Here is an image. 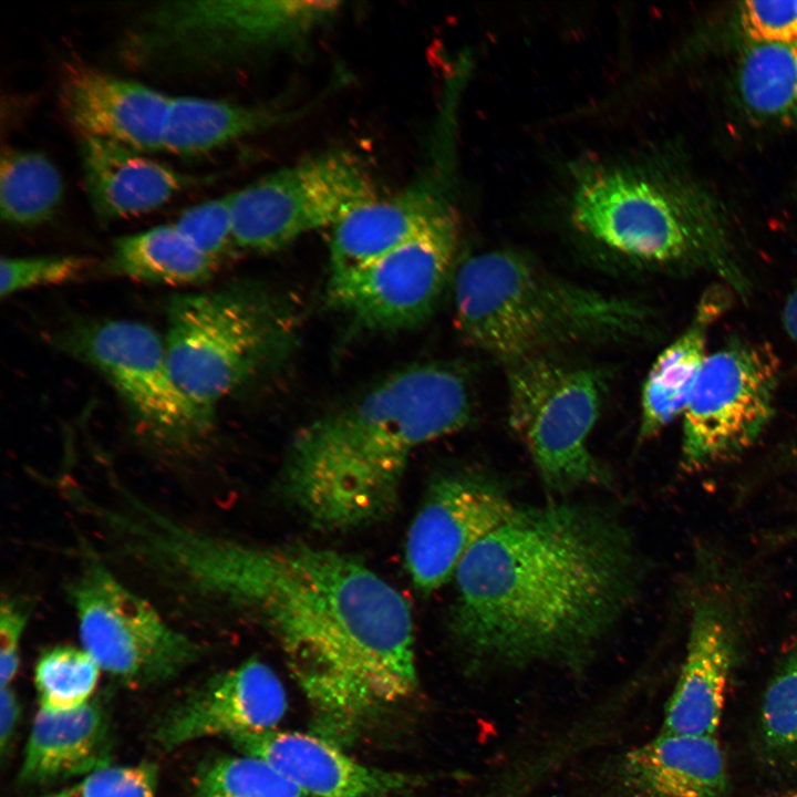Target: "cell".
<instances>
[{"instance_id": "74e56055", "label": "cell", "mask_w": 797, "mask_h": 797, "mask_svg": "<svg viewBox=\"0 0 797 797\" xmlns=\"http://www.w3.org/2000/svg\"><path fill=\"white\" fill-rule=\"evenodd\" d=\"M472 797H519L506 784L497 780L486 782Z\"/></svg>"}, {"instance_id": "7402d4cb", "label": "cell", "mask_w": 797, "mask_h": 797, "mask_svg": "<svg viewBox=\"0 0 797 797\" xmlns=\"http://www.w3.org/2000/svg\"><path fill=\"white\" fill-rule=\"evenodd\" d=\"M110 718L104 706L89 700L79 707L39 710L18 775L29 786L85 776L111 765Z\"/></svg>"}, {"instance_id": "484cf974", "label": "cell", "mask_w": 797, "mask_h": 797, "mask_svg": "<svg viewBox=\"0 0 797 797\" xmlns=\"http://www.w3.org/2000/svg\"><path fill=\"white\" fill-rule=\"evenodd\" d=\"M736 83L753 116L797 123V43L749 41L737 64Z\"/></svg>"}, {"instance_id": "4fadbf2b", "label": "cell", "mask_w": 797, "mask_h": 797, "mask_svg": "<svg viewBox=\"0 0 797 797\" xmlns=\"http://www.w3.org/2000/svg\"><path fill=\"white\" fill-rule=\"evenodd\" d=\"M459 235L454 205L382 257L329 277L328 300L370 331L415 328L432 315L455 276Z\"/></svg>"}, {"instance_id": "f1b7e54d", "label": "cell", "mask_w": 797, "mask_h": 797, "mask_svg": "<svg viewBox=\"0 0 797 797\" xmlns=\"http://www.w3.org/2000/svg\"><path fill=\"white\" fill-rule=\"evenodd\" d=\"M101 667L82 646L54 645L39 656L34 683L41 708L61 712L91 700Z\"/></svg>"}, {"instance_id": "277c9868", "label": "cell", "mask_w": 797, "mask_h": 797, "mask_svg": "<svg viewBox=\"0 0 797 797\" xmlns=\"http://www.w3.org/2000/svg\"><path fill=\"white\" fill-rule=\"evenodd\" d=\"M453 283L462 337L506 365L569 345L638 337L649 321L640 302L569 282L513 250L467 258Z\"/></svg>"}, {"instance_id": "d6a6232c", "label": "cell", "mask_w": 797, "mask_h": 797, "mask_svg": "<svg viewBox=\"0 0 797 797\" xmlns=\"http://www.w3.org/2000/svg\"><path fill=\"white\" fill-rule=\"evenodd\" d=\"M90 261L79 256L3 258L1 260V297L35 287L62 284L79 279Z\"/></svg>"}, {"instance_id": "ac0fdd59", "label": "cell", "mask_w": 797, "mask_h": 797, "mask_svg": "<svg viewBox=\"0 0 797 797\" xmlns=\"http://www.w3.org/2000/svg\"><path fill=\"white\" fill-rule=\"evenodd\" d=\"M170 95L141 82L108 74L85 64L63 72L60 100L81 137H95L128 149L163 151Z\"/></svg>"}, {"instance_id": "2e32d148", "label": "cell", "mask_w": 797, "mask_h": 797, "mask_svg": "<svg viewBox=\"0 0 797 797\" xmlns=\"http://www.w3.org/2000/svg\"><path fill=\"white\" fill-rule=\"evenodd\" d=\"M431 161L405 187L376 197L349 213L331 229L329 258L335 275L352 272L405 242L447 208L451 193L449 156L445 143L432 149Z\"/></svg>"}, {"instance_id": "6da1fadb", "label": "cell", "mask_w": 797, "mask_h": 797, "mask_svg": "<svg viewBox=\"0 0 797 797\" xmlns=\"http://www.w3.org/2000/svg\"><path fill=\"white\" fill-rule=\"evenodd\" d=\"M127 559L194 621L235 617L270 633L330 726H352L416 689L407 601L346 553L242 540L153 507L131 530Z\"/></svg>"}, {"instance_id": "1f68e13d", "label": "cell", "mask_w": 797, "mask_h": 797, "mask_svg": "<svg viewBox=\"0 0 797 797\" xmlns=\"http://www.w3.org/2000/svg\"><path fill=\"white\" fill-rule=\"evenodd\" d=\"M158 769L152 763L106 766L69 787L35 797H155Z\"/></svg>"}, {"instance_id": "3957f363", "label": "cell", "mask_w": 797, "mask_h": 797, "mask_svg": "<svg viewBox=\"0 0 797 797\" xmlns=\"http://www.w3.org/2000/svg\"><path fill=\"white\" fill-rule=\"evenodd\" d=\"M470 416L469 385L458 369L406 366L301 429L283 469L286 495L322 530L380 521L397 506L413 453L458 432Z\"/></svg>"}, {"instance_id": "7c38bea8", "label": "cell", "mask_w": 797, "mask_h": 797, "mask_svg": "<svg viewBox=\"0 0 797 797\" xmlns=\"http://www.w3.org/2000/svg\"><path fill=\"white\" fill-rule=\"evenodd\" d=\"M779 376L767 343L734 340L707 355L682 414V468L698 472L751 448L775 415Z\"/></svg>"}, {"instance_id": "e575fe53", "label": "cell", "mask_w": 797, "mask_h": 797, "mask_svg": "<svg viewBox=\"0 0 797 797\" xmlns=\"http://www.w3.org/2000/svg\"><path fill=\"white\" fill-rule=\"evenodd\" d=\"M30 619V608L18 597L3 596L0 603V682L10 686L20 665L21 641Z\"/></svg>"}, {"instance_id": "ba28073f", "label": "cell", "mask_w": 797, "mask_h": 797, "mask_svg": "<svg viewBox=\"0 0 797 797\" xmlns=\"http://www.w3.org/2000/svg\"><path fill=\"white\" fill-rule=\"evenodd\" d=\"M65 586L82 648L102 671L132 687L168 682L201 660L205 646L170 624L124 582L87 540Z\"/></svg>"}, {"instance_id": "f546056e", "label": "cell", "mask_w": 797, "mask_h": 797, "mask_svg": "<svg viewBox=\"0 0 797 797\" xmlns=\"http://www.w3.org/2000/svg\"><path fill=\"white\" fill-rule=\"evenodd\" d=\"M760 718L766 745L778 754L797 755V651L766 689Z\"/></svg>"}, {"instance_id": "4316f807", "label": "cell", "mask_w": 797, "mask_h": 797, "mask_svg": "<svg viewBox=\"0 0 797 797\" xmlns=\"http://www.w3.org/2000/svg\"><path fill=\"white\" fill-rule=\"evenodd\" d=\"M63 196V180L42 153L2 151L0 165L1 219L17 227H34L53 218Z\"/></svg>"}, {"instance_id": "4dcf8cb0", "label": "cell", "mask_w": 797, "mask_h": 797, "mask_svg": "<svg viewBox=\"0 0 797 797\" xmlns=\"http://www.w3.org/2000/svg\"><path fill=\"white\" fill-rule=\"evenodd\" d=\"M174 226L200 253L218 266L230 248L236 247L231 193L185 209Z\"/></svg>"}, {"instance_id": "d4e9b609", "label": "cell", "mask_w": 797, "mask_h": 797, "mask_svg": "<svg viewBox=\"0 0 797 797\" xmlns=\"http://www.w3.org/2000/svg\"><path fill=\"white\" fill-rule=\"evenodd\" d=\"M107 266L114 275L168 286L203 283L218 267L200 253L174 224L118 238Z\"/></svg>"}, {"instance_id": "8992f818", "label": "cell", "mask_w": 797, "mask_h": 797, "mask_svg": "<svg viewBox=\"0 0 797 797\" xmlns=\"http://www.w3.org/2000/svg\"><path fill=\"white\" fill-rule=\"evenodd\" d=\"M337 1L183 0L143 7L124 28L122 61L148 75L198 80L292 49L335 17Z\"/></svg>"}, {"instance_id": "cb8c5ba5", "label": "cell", "mask_w": 797, "mask_h": 797, "mask_svg": "<svg viewBox=\"0 0 797 797\" xmlns=\"http://www.w3.org/2000/svg\"><path fill=\"white\" fill-rule=\"evenodd\" d=\"M302 108L277 104H240L199 96H173L163 151L198 156L293 120Z\"/></svg>"}, {"instance_id": "60d3db41", "label": "cell", "mask_w": 797, "mask_h": 797, "mask_svg": "<svg viewBox=\"0 0 797 797\" xmlns=\"http://www.w3.org/2000/svg\"><path fill=\"white\" fill-rule=\"evenodd\" d=\"M790 532L797 535V527H795Z\"/></svg>"}, {"instance_id": "ffe728a7", "label": "cell", "mask_w": 797, "mask_h": 797, "mask_svg": "<svg viewBox=\"0 0 797 797\" xmlns=\"http://www.w3.org/2000/svg\"><path fill=\"white\" fill-rule=\"evenodd\" d=\"M230 739L245 755L268 762L313 797H386L406 784L404 777L370 768L309 734L270 729Z\"/></svg>"}, {"instance_id": "603a6c76", "label": "cell", "mask_w": 797, "mask_h": 797, "mask_svg": "<svg viewBox=\"0 0 797 797\" xmlns=\"http://www.w3.org/2000/svg\"><path fill=\"white\" fill-rule=\"evenodd\" d=\"M735 298L722 282L708 287L700 297L686 329L656 358L642 389L641 441L655 436L683 414L708 355V332Z\"/></svg>"}, {"instance_id": "5bb4252c", "label": "cell", "mask_w": 797, "mask_h": 797, "mask_svg": "<svg viewBox=\"0 0 797 797\" xmlns=\"http://www.w3.org/2000/svg\"><path fill=\"white\" fill-rule=\"evenodd\" d=\"M517 508L494 479L477 473L436 479L412 521L405 542L406 569L428 594L455 577L467 552Z\"/></svg>"}, {"instance_id": "9a60e30c", "label": "cell", "mask_w": 797, "mask_h": 797, "mask_svg": "<svg viewBox=\"0 0 797 797\" xmlns=\"http://www.w3.org/2000/svg\"><path fill=\"white\" fill-rule=\"evenodd\" d=\"M286 710V691L277 674L250 659L189 691L159 718L153 738L170 751L204 737L270 731Z\"/></svg>"}, {"instance_id": "44dd1931", "label": "cell", "mask_w": 797, "mask_h": 797, "mask_svg": "<svg viewBox=\"0 0 797 797\" xmlns=\"http://www.w3.org/2000/svg\"><path fill=\"white\" fill-rule=\"evenodd\" d=\"M84 183L103 220L149 213L194 179L146 154L95 137H81Z\"/></svg>"}, {"instance_id": "e0dca14e", "label": "cell", "mask_w": 797, "mask_h": 797, "mask_svg": "<svg viewBox=\"0 0 797 797\" xmlns=\"http://www.w3.org/2000/svg\"><path fill=\"white\" fill-rule=\"evenodd\" d=\"M734 620L720 590L705 589L693 600L685 658L661 732L715 736L735 655Z\"/></svg>"}, {"instance_id": "8fae6325", "label": "cell", "mask_w": 797, "mask_h": 797, "mask_svg": "<svg viewBox=\"0 0 797 797\" xmlns=\"http://www.w3.org/2000/svg\"><path fill=\"white\" fill-rule=\"evenodd\" d=\"M369 168L354 154L328 151L231 193L235 246L271 252L376 198Z\"/></svg>"}, {"instance_id": "8d00e7d4", "label": "cell", "mask_w": 797, "mask_h": 797, "mask_svg": "<svg viewBox=\"0 0 797 797\" xmlns=\"http://www.w3.org/2000/svg\"><path fill=\"white\" fill-rule=\"evenodd\" d=\"M782 321L787 335L797 345V282L785 301Z\"/></svg>"}, {"instance_id": "5b68a950", "label": "cell", "mask_w": 797, "mask_h": 797, "mask_svg": "<svg viewBox=\"0 0 797 797\" xmlns=\"http://www.w3.org/2000/svg\"><path fill=\"white\" fill-rule=\"evenodd\" d=\"M569 213L578 230L619 255L712 273L742 300L753 292L720 214L674 175L631 164L591 166L575 180Z\"/></svg>"}, {"instance_id": "7a4b0ae2", "label": "cell", "mask_w": 797, "mask_h": 797, "mask_svg": "<svg viewBox=\"0 0 797 797\" xmlns=\"http://www.w3.org/2000/svg\"><path fill=\"white\" fill-rule=\"evenodd\" d=\"M641 576L632 534L610 508L517 506L458 566L452 636L477 667L577 670L627 614Z\"/></svg>"}, {"instance_id": "83f0119b", "label": "cell", "mask_w": 797, "mask_h": 797, "mask_svg": "<svg viewBox=\"0 0 797 797\" xmlns=\"http://www.w3.org/2000/svg\"><path fill=\"white\" fill-rule=\"evenodd\" d=\"M195 788L198 797H313L275 766L250 755L203 765Z\"/></svg>"}, {"instance_id": "836d02e7", "label": "cell", "mask_w": 797, "mask_h": 797, "mask_svg": "<svg viewBox=\"0 0 797 797\" xmlns=\"http://www.w3.org/2000/svg\"><path fill=\"white\" fill-rule=\"evenodd\" d=\"M738 18L749 41L797 43V1H745Z\"/></svg>"}, {"instance_id": "30bf717a", "label": "cell", "mask_w": 797, "mask_h": 797, "mask_svg": "<svg viewBox=\"0 0 797 797\" xmlns=\"http://www.w3.org/2000/svg\"><path fill=\"white\" fill-rule=\"evenodd\" d=\"M56 339L108 381L154 446L187 454L210 431L178 387L164 339L152 328L122 319L89 321L69 327Z\"/></svg>"}, {"instance_id": "ab89813d", "label": "cell", "mask_w": 797, "mask_h": 797, "mask_svg": "<svg viewBox=\"0 0 797 797\" xmlns=\"http://www.w3.org/2000/svg\"><path fill=\"white\" fill-rule=\"evenodd\" d=\"M776 797H797V789L780 794Z\"/></svg>"}, {"instance_id": "52a82bcc", "label": "cell", "mask_w": 797, "mask_h": 797, "mask_svg": "<svg viewBox=\"0 0 797 797\" xmlns=\"http://www.w3.org/2000/svg\"><path fill=\"white\" fill-rule=\"evenodd\" d=\"M284 323L259 292L229 287L178 294L164 338L173 376L213 426L220 402L255 376L284 340Z\"/></svg>"}, {"instance_id": "d6986e66", "label": "cell", "mask_w": 797, "mask_h": 797, "mask_svg": "<svg viewBox=\"0 0 797 797\" xmlns=\"http://www.w3.org/2000/svg\"><path fill=\"white\" fill-rule=\"evenodd\" d=\"M602 797H727L724 752L715 736L660 732L601 769Z\"/></svg>"}, {"instance_id": "9c48e42d", "label": "cell", "mask_w": 797, "mask_h": 797, "mask_svg": "<svg viewBox=\"0 0 797 797\" xmlns=\"http://www.w3.org/2000/svg\"><path fill=\"white\" fill-rule=\"evenodd\" d=\"M602 376L548 355L507 365L508 421L549 490L609 485L589 436L599 417Z\"/></svg>"}, {"instance_id": "d590c367", "label": "cell", "mask_w": 797, "mask_h": 797, "mask_svg": "<svg viewBox=\"0 0 797 797\" xmlns=\"http://www.w3.org/2000/svg\"><path fill=\"white\" fill-rule=\"evenodd\" d=\"M0 701V748L1 754L4 755L11 744L20 717V705L15 693L10 686L1 687Z\"/></svg>"}, {"instance_id": "f35d334b", "label": "cell", "mask_w": 797, "mask_h": 797, "mask_svg": "<svg viewBox=\"0 0 797 797\" xmlns=\"http://www.w3.org/2000/svg\"><path fill=\"white\" fill-rule=\"evenodd\" d=\"M782 460L787 465L797 468V433L790 438L782 453Z\"/></svg>"}]
</instances>
